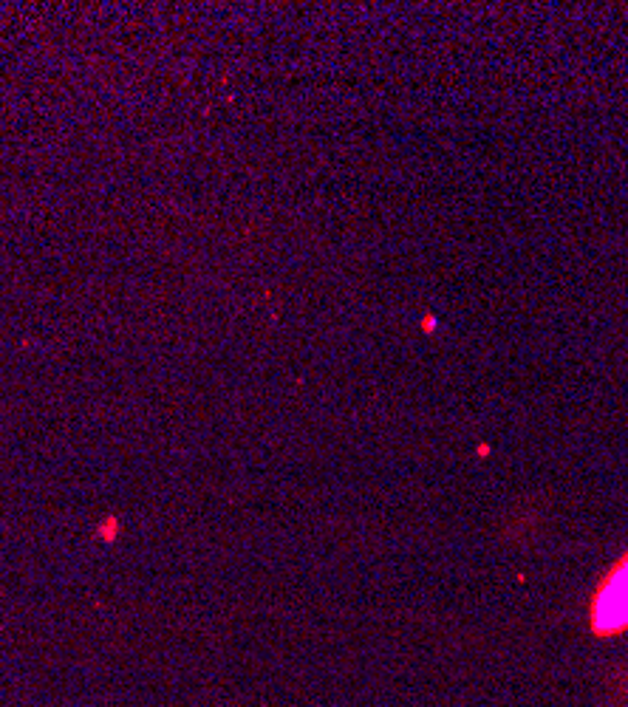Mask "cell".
Listing matches in <instances>:
<instances>
[{
	"instance_id": "cell-1",
	"label": "cell",
	"mask_w": 628,
	"mask_h": 707,
	"mask_svg": "<svg viewBox=\"0 0 628 707\" xmlns=\"http://www.w3.org/2000/svg\"><path fill=\"white\" fill-rule=\"evenodd\" d=\"M592 628L597 634H620L628 628V554L606 575L594 594Z\"/></svg>"
}]
</instances>
